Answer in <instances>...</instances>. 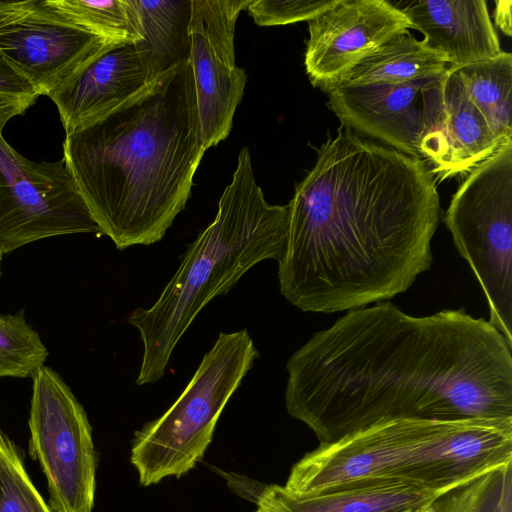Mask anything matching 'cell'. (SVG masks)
<instances>
[{
  "instance_id": "cell-2",
  "label": "cell",
  "mask_w": 512,
  "mask_h": 512,
  "mask_svg": "<svg viewBox=\"0 0 512 512\" xmlns=\"http://www.w3.org/2000/svg\"><path fill=\"white\" fill-rule=\"evenodd\" d=\"M439 220L436 179L425 160L341 125L288 204L280 292L304 312L391 299L430 268Z\"/></svg>"
},
{
  "instance_id": "cell-27",
  "label": "cell",
  "mask_w": 512,
  "mask_h": 512,
  "mask_svg": "<svg viewBox=\"0 0 512 512\" xmlns=\"http://www.w3.org/2000/svg\"><path fill=\"white\" fill-rule=\"evenodd\" d=\"M511 6L510 0H498L494 9L495 25L508 37L512 35Z\"/></svg>"
},
{
  "instance_id": "cell-3",
  "label": "cell",
  "mask_w": 512,
  "mask_h": 512,
  "mask_svg": "<svg viewBox=\"0 0 512 512\" xmlns=\"http://www.w3.org/2000/svg\"><path fill=\"white\" fill-rule=\"evenodd\" d=\"M205 151L189 59L63 143L99 232L119 250L163 238L185 208Z\"/></svg>"
},
{
  "instance_id": "cell-12",
  "label": "cell",
  "mask_w": 512,
  "mask_h": 512,
  "mask_svg": "<svg viewBox=\"0 0 512 512\" xmlns=\"http://www.w3.org/2000/svg\"><path fill=\"white\" fill-rule=\"evenodd\" d=\"M251 0H191L190 53L205 149L230 133L246 85L236 65L234 36L239 14Z\"/></svg>"
},
{
  "instance_id": "cell-25",
  "label": "cell",
  "mask_w": 512,
  "mask_h": 512,
  "mask_svg": "<svg viewBox=\"0 0 512 512\" xmlns=\"http://www.w3.org/2000/svg\"><path fill=\"white\" fill-rule=\"evenodd\" d=\"M340 0H251L247 11L259 26H279L310 21Z\"/></svg>"
},
{
  "instance_id": "cell-23",
  "label": "cell",
  "mask_w": 512,
  "mask_h": 512,
  "mask_svg": "<svg viewBox=\"0 0 512 512\" xmlns=\"http://www.w3.org/2000/svg\"><path fill=\"white\" fill-rule=\"evenodd\" d=\"M47 356L46 346L23 311L0 315V378H32Z\"/></svg>"
},
{
  "instance_id": "cell-1",
  "label": "cell",
  "mask_w": 512,
  "mask_h": 512,
  "mask_svg": "<svg viewBox=\"0 0 512 512\" xmlns=\"http://www.w3.org/2000/svg\"><path fill=\"white\" fill-rule=\"evenodd\" d=\"M288 413L320 444L398 418L512 417V346L465 308L349 310L286 365Z\"/></svg>"
},
{
  "instance_id": "cell-4",
  "label": "cell",
  "mask_w": 512,
  "mask_h": 512,
  "mask_svg": "<svg viewBox=\"0 0 512 512\" xmlns=\"http://www.w3.org/2000/svg\"><path fill=\"white\" fill-rule=\"evenodd\" d=\"M512 464V417L398 418L320 444L284 487L299 494L373 480L449 492Z\"/></svg>"
},
{
  "instance_id": "cell-14",
  "label": "cell",
  "mask_w": 512,
  "mask_h": 512,
  "mask_svg": "<svg viewBox=\"0 0 512 512\" xmlns=\"http://www.w3.org/2000/svg\"><path fill=\"white\" fill-rule=\"evenodd\" d=\"M150 79L133 42L107 45L48 97L66 135L96 122L139 94Z\"/></svg>"
},
{
  "instance_id": "cell-16",
  "label": "cell",
  "mask_w": 512,
  "mask_h": 512,
  "mask_svg": "<svg viewBox=\"0 0 512 512\" xmlns=\"http://www.w3.org/2000/svg\"><path fill=\"white\" fill-rule=\"evenodd\" d=\"M445 493L395 480L366 481L305 494L274 484L261 492L255 512H432Z\"/></svg>"
},
{
  "instance_id": "cell-6",
  "label": "cell",
  "mask_w": 512,
  "mask_h": 512,
  "mask_svg": "<svg viewBox=\"0 0 512 512\" xmlns=\"http://www.w3.org/2000/svg\"><path fill=\"white\" fill-rule=\"evenodd\" d=\"M257 357L246 329L219 333L180 397L136 433L131 463L143 486L180 477L203 457L225 405Z\"/></svg>"
},
{
  "instance_id": "cell-5",
  "label": "cell",
  "mask_w": 512,
  "mask_h": 512,
  "mask_svg": "<svg viewBox=\"0 0 512 512\" xmlns=\"http://www.w3.org/2000/svg\"><path fill=\"white\" fill-rule=\"evenodd\" d=\"M287 233L288 205L266 201L244 147L213 222L188 246L156 302L128 317L143 343L138 385L164 376L175 346L212 299L230 291L257 263L281 259Z\"/></svg>"
},
{
  "instance_id": "cell-7",
  "label": "cell",
  "mask_w": 512,
  "mask_h": 512,
  "mask_svg": "<svg viewBox=\"0 0 512 512\" xmlns=\"http://www.w3.org/2000/svg\"><path fill=\"white\" fill-rule=\"evenodd\" d=\"M443 220L484 291L489 322L512 346V142L469 172Z\"/></svg>"
},
{
  "instance_id": "cell-8",
  "label": "cell",
  "mask_w": 512,
  "mask_h": 512,
  "mask_svg": "<svg viewBox=\"0 0 512 512\" xmlns=\"http://www.w3.org/2000/svg\"><path fill=\"white\" fill-rule=\"evenodd\" d=\"M20 106L0 101V251L10 253L53 236L99 232L62 158L34 162L3 137Z\"/></svg>"
},
{
  "instance_id": "cell-18",
  "label": "cell",
  "mask_w": 512,
  "mask_h": 512,
  "mask_svg": "<svg viewBox=\"0 0 512 512\" xmlns=\"http://www.w3.org/2000/svg\"><path fill=\"white\" fill-rule=\"evenodd\" d=\"M141 39L135 47L151 80L189 59L191 0H131Z\"/></svg>"
},
{
  "instance_id": "cell-9",
  "label": "cell",
  "mask_w": 512,
  "mask_h": 512,
  "mask_svg": "<svg viewBox=\"0 0 512 512\" xmlns=\"http://www.w3.org/2000/svg\"><path fill=\"white\" fill-rule=\"evenodd\" d=\"M30 450L46 477L55 512H92L95 453L87 415L64 380L42 366L32 377Z\"/></svg>"
},
{
  "instance_id": "cell-13",
  "label": "cell",
  "mask_w": 512,
  "mask_h": 512,
  "mask_svg": "<svg viewBox=\"0 0 512 512\" xmlns=\"http://www.w3.org/2000/svg\"><path fill=\"white\" fill-rule=\"evenodd\" d=\"M387 0H340L308 21L305 68L314 87L328 92L366 56L411 29Z\"/></svg>"
},
{
  "instance_id": "cell-21",
  "label": "cell",
  "mask_w": 512,
  "mask_h": 512,
  "mask_svg": "<svg viewBox=\"0 0 512 512\" xmlns=\"http://www.w3.org/2000/svg\"><path fill=\"white\" fill-rule=\"evenodd\" d=\"M76 25L111 42H137L141 29L131 0H47Z\"/></svg>"
},
{
  "instance_id": "cell-11",
  "label": "cell",
  "mask_w": 512,
  "mask_h": 512,
  "mask_svg": "<svg viewBox=\"0 0 512 512\" xmlns=\"http://www.w3.org/2000/svg\"><path fill=\"white\" fill-rule=\"evenodd\" d=\"M447 69L402 83L337 86L327 92L328 105L341 125L423 160V144L445 118Z\"/></svg>"
},
{
  "instance_id": "cell-20",
  "label": "cell",
  "mask_w": 512,
  "mask_h": 512,
  "mask_svg": "<svg viewBox=\"0 0 512 512\" xmlns=\"http://www.w3.org/2000/svg\"><path fill=\"white\" fill-rule=\"evenodd\" d=\"M449 68L490 128L503 140H512V54L502 51L488 60Z\"/></svg>"
},
{
  "instance_id": "cell-28",
  "label": "cell",
  "mask_w": 512,
  "mask_h": 512,
  "mask_svg": "<svg viewBox=\"0 0 512 512\" xmlns=\"http://www.w3.org/2000/svg\"><path fill=\"white\" fill-rule=\"evenodd\" d=\"M2 257H3V253L0 251V264H1ZM0 276H1V268H0Z\"/></svg>"
},
{
  "instance_id": "cell-19",
  "label": "cell",
  "mask_w": 512,
  "mask_h": 512,
  "mask_svg": "<svg viewBox=\"0 0 512 512\" xmlns=\"http://www.w3.org/2000/svg\"><path fill=\"white\" fill-rule=\"evenodd\" d=\"M446 69L442 55L406 32L362 59L338 86L402 83L437 75Z\"/></svg>"
},
{
  "instance_id": "cell-24",
  "label": "cell",
  "mask_w": 512,
  "mask_h": 512,
  "mask_svg": "<svg viewBox=\"0 0 512 512\" xmlns=\"http://www.w3.org/2000/svg\"><path fill=\"white\" fill-rule=\"evenodd\" d=\"M0 512H53L29 478L14 443L1 430Z\"/></svg>"
},
{
  "instance_id": "cell-26",
  "label": "cell",
  "mask_w": 512,
  "mask_h": 512,
  "mask_svg": "<svg viewBox=\"0 0 512 512\" xmlns=\"http://www.w3.org/2000/svg\"><path fill=\"white\" fill-rule=\"evenodd\" d=\"M38 97L29 82L0 55V101L16 104L26 111Z\"/></svg>"
},
{
  "instance_id": "cell-17",
  "label": "cell",
  "mask_w": 512,
  "mask_h": 512,
  "mask_svg": "<svg viewBox=\"0 0 512 512\" xmlns=\"http://www.w3.org/2000/svg\"><path fill=\"white\" fill-rule=\"evenodd\" d=\"M445 118L422 146L423 160L432 164L435 179L470 172L510 141L500 138L468 99L450 68L444 87Z\"/></svg>"
},
{
  "instance_id": "cell-15",
  "label": "cell",
  "mask_w": 512,
  "mask_h": 512,
  "mask_svg": "<svg viewBox=\"0 0 512 512\" xmlns=\"http://www.w3.org/2000/svg\"><path fill=\"white\" fill-rule=\"evenodd\" d=\"M390 2L424 35V44L451 66L488 60L502 52L484 0Z\"/></svg>"
},
{
  "instance_id": "cell-22",
  "label": "cell",
  "mask_w": 512,
  "mask_h": 512,
  "mask_svg": "<svg viewBox=\"0 0 512 512\" xmlns=\"http://www.w3.org/2000/svg\"><path fill=\"white\" fill-rule=\"evenodd\" d=\"M432 512H512V464L445 493Z\"/></svg>"
},
{
  "instance_id": "cell-10",
  "label": "cell",
  "mask_w": 512,
  "mask_h": 512,
  "mask_svg": "<svg viewBox=\"0 0 512 512\" xmlns=\"http://www.w3.org/2000/svg\"><path fill=\"white\" fill-rule=\"evenodd\" d=\"M111 42L41 0L0 1V55L48 96Z\"/></svg>"
}]
</instances>
